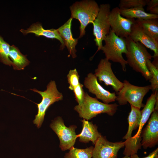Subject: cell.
I'll return each mask as SVG.
<instances>
[{
    "label": "cell",
    "mask_w": 158,
    "mask_h": 158,
    "mask_svg": "<svg viewBox=\"0 0 158 158\" xmlns=\"http://www.w3.org/2000/svg\"><path fill=\"white\" fill-rule=\"evenodd\" d=\"M127 48L126 54L127 64L136 71L141 73L146 80H149L151 75L146 64L147 61L153 56L146 47L139 42H135L128 36L125 38Z\"/></svg>",
    "instance_id": "obj_1"
},
{
    "label": "cell",
    "mask_w": 158,
    "mask_h": 158,
    "mask_svg": "<svg viewBox=\"0 0 158 158\" xmlns=\"http://www.w3.org/2000/svg\"><path fill=\"white\" fill-rule=\"evenodd\" d=\"M118 106L116 103L109 104L101 102L96 98L91 97L85 92L83 103L76 105L74 109L80 118L88 121L102 113L113 116L116 112Z\"/></svg>",
    "instance_id": "obj_2"
},
{
    "label": "cell",
    "mask_w": 158,
    "mask_h": 158,
    "mask_svg": "<svg viewBox=\"0 0 158 158\" xmlns=\"http://www.w3.org/2000/svg\"><path fill=\"white\" fill-rule=\"evenodd\" d=\"M71 18L78 20L80 23V33L79 38L85 34V29L89 23L95 20L99 10L97 3L92 0H85L76 2L70 7Z\"/></svg>",
    "instance_id": "obj_3"
},
{
    "label": "cell",
    "mask_w": 158,
    "mask_h": 158,
    "mask_svg": "<svg viewBox=\"0 0 158 158\" xmlns=\"http://www.w3.org/2000/svg\"><path fill=\"white\" fill-rule=\"evenodd\" d=\"M104 40L105 44L101 50L104 54L106 58L109 61L119 63L123 70L126 72L128 64L122 56V54H126L127 51L125 38L118 37L110 29Z\"/></svg>",
    "instance_id": "obj_4"
},
{
    "label": "cell",
    "mask_w": 158,
    "mask_h": 158,
    "mask_svg": "<svg viewBox=\"0 0 158 158\" xmlns=\"http://www.w3.org/2000/svg\"><path fill=\"white\" fill-rule=\"evenodd\" d=\"M30 90L40 94L42 98L40 103L36 104L38 112L33 121V123L39 128L44 121L47 110L54 102L62 100L63 95L58 90L56 82L54 80H51L47 86V89L44 91H40L35 88Z\"/></svg>",
    "instance_id": "obj_5"
},
{
    "label": "cell",
    "mask_w": 158,
    "mask_h": 158,
    "mask_svg": "<svg viewBox=\"0 0 158 158\" xmlns=\"http://www.w3.org/2000/svg\"><path fill=\"white\" fill-rule=\"evenodd\" d=\"M122 89L117 92L116 100L119 105H124L129 102L130 105L140 109L143 107L142 103L144 96L151 90L150 85L138 86L133 85L126 80H124Z\"/></svg>",
    "instance_id": "obj_6"
},
{
    "label": "cell",
    "mask_w": 158,
    "mask_h": 158,
    "mask_svg": "<svg viewBox=\"0 0 158 158\" xmlns=\"http://www.w3.org/2000/svg\"><path fill=\"white\" fill-rule=\"evenodd\" d=\"M99 10L97 17L92 23L94 40L98 49L96 52L101 50L103 46L102 42L109 33L110 26L109 17L111 6L109 4H102L99 6Z\"/></svg>",
    "instance_id": "obj_7"
},
{
    "label": "cell",
    "mask_w": 158,
    "mask_h": 158,
    "mask_svg": "<svg viewBox=\"0 0 158 158\" xmlns=\"http://www.w3.org/2000/svg\"><path fill=\"white\" fill-rule=\"evenodd\" d=\"M50 126L58 137L59 147L62 151L69 150L74 147L78 138L75 132L76 126L72 125L67 127L62 118L57 116L52 120Z\"/></svg>",
    "instance_id": "obj_8"
},
{
    "label": "cell",
    "mask_w": 158,
    "mask_h": 158,
    "mask_svg": "<svg viewBox=\"0 0 158 158\" xmlns=\"http://www.w3.org/2000/svg\"><path fill=\"white\" fill-rule=\"evenodd\" d=\"M109 22L111 30L118 37L126 38L129 36L135 20L123 17L120 13L119 8L116 7L111 11Z\"/></svg>",
    "instance_id": "obj_9"
},
{
    "label": "cell",
    "mask_w": 158,
    "mask_h": 158,
    "mask_svg": "<svg viewBox=\"0 0 158 158\" xmlns=\"http://www.w3.org/2000/svg\"><path fill=\"white\" fill-rule=\"evenodd\" d=\"M111 65V63L106 58L101 59L94 74L99 82H103L106 86H111L117 93L123 88V83L116 77Z\"/></svg>",
    "instance_id": "obj_10"
},
{
    "label": "cell",
    "mask_w": 158,
    "mask_h": 158,
    "mask_svg": "<svg viewBox=\"0 0 158 158\" xmlns=\"http://www.w3.org/2000/svg\"><path fill=\"white\" fill-rule=\"evenodd\" d=\"M92 158H117L119 150L124 146V142H112L102 135L95 144Z\"/></svg>",
    "instance_id": "obj_11"
},
{
    "label": "cell",
    "mask_w": 158,
    "mask_h": 158,
    "mask_svg": "<svg viewBox=\"0 0 158 158\" xmlns=\"http://www.w3.org/2000/svg\"><path fill=\"white\" fill-rule=\"evenodd\" d=\"M141 146L146 149L154 147L158 143V111L154 110L147 124L141 131Z\"/></svg>",
    "instance_id": "obj_12"
},
{
    "label": "cell",
    "mask_w": 158,
    "mask_h": 158,
    "mask_svg": "<svg viewBox=\"0 0 158 158\" xmlns=\"http://www.w3.org/2000/svg\"><path fill=\"white\" fill-rule=\"evenodd\" d=\"M84 85L89 92L95 95L97 99L106 104L115 102L116 95L105 89L98 82L97 77L92 73H89L84 81Z\"/></svg>",
    "instance_id": "obj_13"
},
{
    "label": "cell",
    "mask_w": 158,
    "mask_h": 158,
    "mask_svg": "<svg viewBox=\"0 0 158 158\" xmlns=\"http://www.w3.org/2000/svg\"><path fill=\"white\" fill-rule=\"evenodd\" d=\"M135 42H139L154 52V58L158 57V41L152 37L135 22L129 36Z\"/></svg>",
    "instance_id": "obj_14"
},
{
    "label": "cell",
    "mask_w": 158,
    "mask_h": 158,
    "mask_svg": "<svg viewBox=\"0 0 158 158\" xmlns=\"http://www.w3.org/2000/svg\"><path fill=\"white\" fill-rule=\"evenodd\" d=\"M73 18H70L63 25L57 29L69 51V56L71 55L73 58H75L76 50L75 46L77 45L78 39L73 37L71 28Z\"/></svg>",
    "instance_id": "obj_15"
},
{
    "label": "cell",
    "mask_w": 158,
    "mask_h": 158,
    "mask_svg": "<svg viewBox=\"0 0 158 158\" xmlns=\"http://www.w3.org/2000/svg\"><path fill=\"white\" fill-rule=\"evenodd\" d=\"M20 31L25 35L31 33H34L37 37L42 36L48 38L56 39L59 40L61 43V48L62 49L65 47L63 40L57 29H44L39 22L32 24L26 30L22 29Z\"/></svg>",
    "instance_id": "obj_16"
},
{
    "label": "cell",
    "mask_w": 158,
    "mask_h": 158,
    "mask_svg": "<svg viewBox=\"0 0 158 158\" xmlns=\"http://www.w3.org/2000/svg\"><path fill=\"white\" fill-rule=\"evenodd\" d=\"M82 123V129L81 133L77 135L80 142L88 143L92 142L95 144L98 138L102 135L97 129V126L92 122H89L85 119L81 121Z\"/></svg>",
    "instance_id": "obj_17"
},
{
    "label": "cell",
    "mask_w": 158,
    "mask_h": 158,
    "mask_svg": "<svg viewBox=\"0 0 158 158\" xmlns=\"http://www.w3.org/2000/svg\"><path fill=\"white\" fill-rule=\"evenodd\" d=\"M26 56L22 54L15 46L13 45L10 46L9 56L12 60V66L14 70H23L29 65L30 62Z\"/></svg>",
    "instance_id": "obj_18"
},
{
    "label": "cell",
    "mask_w": 158,
    "mask_h": 158,
    "mask_svg": "<svg viewBox=\"0 0 158 158\" xmlns=\"http://www.w3.org/2000/svg\"><path fill=\"white\" fill-rule=\"evenodd\" d=\"M121 15L128 18L142 19H158V15L153 14L145 12L143 7L128 9L119 8Z\"/></svg>",
    "instance_id": "obj_19"
},
{
    "label": "cell",
    "mask_w": 158,
    "mask_h": 158,
    "mask_svg": "<svg viewBox=\"0 0 158 158\" xmlns=\"http://www.w3.org/2000/svg\"><path fill=\"white\" fill-rule=\"evenodd\" d=\"M130 106L131 111L128 118V129L126 134L123 138L126 140L132 137L133 131L139 128L141 120V114L140 109L131 105Z\"/></svg>",
    "instance_id": "obj_20"
},
{
    "label": "cell",
    "mask_w": 158,
    "mask_h": 158,
    "mask_svg": "<svg viewBox=\"0 0 158 158\" xmlns=\"http://www.w3.org/2000/svg\"><path fill=\"white\" fill-rule=\"evenodd\" d=\"M158 91L152 93L147 100L146 104L141 111V118L140 126L138 131L135 135L141 134L142 129L145 124L149 119L150 115L154 110L156 101V96Z\"/></svg>",
    "instance_id": "obj_21"
},
{
    "label": "cell",
    "mask_w": 158,
    "mask_h": 158,
    "mask_svg": "<svg viewBox=\"0 0 158 158\" xmlns=\"http://www.w3.org/2000/svg\"><path fill=\"white\" fill-rule=\"evenodd\" d=\"M135 22L152 37L158 41V19H137Z\"/></svg>",
    "instance_id": "obj_22"
},
{
    "label": "cell",
    "mask_w": 158,
    "mask_h": 158,
    "mask_svg": "<svg viewBox=\"0 0 158 158\" xmlns=\"http://www.w3.org/2000/svg\"><path fill=\"white\" fill-rule=\"evenodd\" d=\"M141 134L131 137L124 142L125 148L123 151L125 156H128L136 154L141 147Z\"/></svg>",
    "instance_id": "obj_23"
},
{
    "label": "cell",
    "mask_w": 158,
    "mask_h": 158,
    "mask_svg": "<svg viewBox=\"0 0 158 158\" xmlns=\"http://www.w3.org/2000/svg\"><path fill=\"white\" fill-rule=\"evenodd\" d=\"M94 147L90 146L85 149H78L74 147L66 153L64 158H92Z\"/></svg>",
    "instance_id": "obj_24"
},
{
    "label": "cell",
    "mask_w": 158,
    "mask_h": 158,
    "mask_svg": "<svg viewBox=\"0 0 158 158\" xmlns=\"http://www.w3.org/2000/svg\"><path fill=\"white\" fill-rule=\"evenodd\" d=\"M147 67L150 72L151 78L149 80L151 83V90L152 93L158 91V67L151 62L150 60H148L146 62Z\"/></svg>",
    "instance_id": "obj_25"
},
{
    "label": "cell",
    "mask_w": 158,
    "mask_h": 158,
    "mask_svg": "<svg viewBox=\"0 0 158 158\" xmlns=\"http://www.w3.org/2000/svg\"><path fill=\"white\" fill-rule=\"evenodd\" d=\"M10 46L0 35V61L4 64L11 66L13 63L9 56Z\"/></svg>",
    "instance_id": "obj_26"
},
{
    "label": "cell",
    "mask_w": 158,
    "mask_h": 158,
    "mask_svg": "<svg viewBox=\"0 0 158 158\" xmlns=\"http://www.w3.org/2000/svg\"><path fill=\"white\" fill-rule=\"evenodd\" d=\"M149 0H121L119 4V8L128 9L144 7Z\"/></svg>",
    "instance_id": "obj_27"
},
{
    "label": "cell",
    "mask_w": 158,
    "mask_h": 158,
    "mask_svg": "<svg viewBox=\"0 0 158 158\" xmlns=\"http://www.w3.org/2000/svg\"><path fill=\"white\" fill-rule=\"evenodd\" d=\"M67 77L69 84L68 88L73 91L74 87L80 83V76L76 69L75 68L70 70L67 75Z\"/></svg>",
    "instance_id": "obj_28"
},
{
    "label": "cell",
    "mask_w": 158,
    "mask_h": 158,
    "mask_svg": "<svg viewBox=\"0 0 158 158\" xmlns=\"http://www.w3.org/2000/svg\"><path fill=\"white\" fill-rule=\"evenodd\" d=\"M83 86L80 83L73 90L75 100L79 105L83 103L84 99L85 92L83 88Z\"/></svg>",
    "instance_id": "obj_29"
},
{
    "label": "cell",
    "mask_w": 158,
    "mask_h": 158,
    "mask_svg": "<svg viewBox=\"0 0 158 158\" xmlns=\"http://www.w3.org/2000/svg\"><path fill=\"white\" fill-rule=\"evenodd\" d=\"M130 157V158H158V148H156L146 157L143 158H140L136 154H135L131 155Z\"/></svg>",
    "instance_id": "obj_30"
},
{
    "label": "cell",
    "mask_w": 158,
    "mask_h": 158,
    "mask_svg": "<svg viewBox=\"0 0 158 158\" xmlns=\"http://www.w3.org/2000/svg\"><path fill=\"white\" fill-rule=\"evenodd\" d=\"M146 5H147V10L149 11L151 9L158 6V0H149Z\"/></svg>",
    "instance_id": "obj_31"
},
{
    "label": "cell",
    "mask_w": 158,
    "mask_h": 158,
    "mask_svg": "<svg viewBox=\"0 0 158 158\" xmlns=\"http://www.w3.org/2000/svg\"><path fill=\"white\" fill-rule=\"evenodd\" d=\"M150 13L153 14L158 15V6L155 7L150 11Z\"/></svg>",
    "instance_id": "obj_32"
},
{
    "label": "cell",
    "mask_w": 158,
    "mask_h": 158,
    "mask_svg": "<svg viewBox=\"0 0 158 158\" xmlns=\"http://www.w3.org/2000/svg\"><path fill=\"white\" fill-rule=\"evenodd\" d=\"M154 110L158 111V92L157 93L156 96V101L154 107Z\"/></svg>",
    "instance_id": "obj_33"
},
{
    "label": "cell",
    "mask_w": 158,
    "mask_h": 158,
    "mask_svg": "<svg viewBox=\"0 0 158 158\" xmlns=\"http://www.w3.org/2000/svg\"><path fill=\"white\" fill-rule=\"evenodd\" d=\"M123 158H130L129 156H125L123 157Z\"/></svg>",
    "instance_id": "obj_34"
}]
</instances>
